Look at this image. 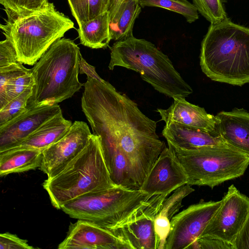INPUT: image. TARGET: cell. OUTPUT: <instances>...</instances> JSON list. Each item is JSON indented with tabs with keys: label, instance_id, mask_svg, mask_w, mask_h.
Returning a JSON list of instances; mask_svg holds the SVG:
<instances>
[{
	"label": "cell",
	"instance_id": "6da1fadb",
	"mask_svg": "<svg viewBox=\"0 0 249 249\" xmlns=\"http://www.w3.org/2000/svg\"><path fill=\"white\" fill-rule=\"evenodd\" d=\"M82 109L94 135L115 140L129 161L141 188L166 146L156 133L157 123L109 83L89 77L84 84Z\"/></svg>",
	"mask_w": 249,
	"mask_h": 249
},
{
	"label": "cell",
	"instance_id": "7a4b0ae2",
	"mask_svg": "<svg viewBox=\"0 0 249 249\" xmlns=\"http://www.w3.org/2000/svg\"><path fill=\"white\" fill-rule=\"evenodd\" d=\"M200 65L213 81L249 84V28L227 18L211 24L201 43Z\"/></svg>",
	"mask_w": 249,
	"mask_h": 249
},
{
	"label": "cell",
	"instance_id": "3957f363",
	"mask_svg": "<svg viewBox=\"0 0 249 249\" xmlns=\"http://www.w3.org/2000/svg\"><path fill=\"white\" fill-rule=\"evenodd\" d=\"M168 196H151L140 189L117 186L81 196L64 205L61 210L71 218L113 231L148 210L161 206Z\"/></svg>",
	"mask_w": 249,
	"mask_h": 249
},
{
	"label": "cell",
	"instance_id": "277c9868",
	"mask_svg": "<svg viewBox=\"0 0 249 249\" xmlns=\"http://www.w3.org/2000/svg\"><path fill=\"white\" fill-rule=\"evenodd\" d=\"M5 13L1 32L15 47L18 61L28 65H35L55 41L74 28L73 21L49 2L36 10Z\"/></svg>",
	"mask_w": 249,
	"mask_h": 249
},
{
	"label": "cell",
	"instance_id": "5b68a950",
	"mask_svg": "<svg viewBox=\"0 0 249 249\" xmlns=\"http://www.w3.org/2000/svg\"><path fill=\"white\" fill-rule=\"evenodd\" d=\"M117 186L110 177L99 137L93 134L77 156L43 183L52 204L57 209L83 196Z\"/></svg>",
	"mask_w": 249,
	"mask_h": 249
},
{
	"label": "cell",
	"instance_id": "8992f818",
	"mask_svg": "<svg viewBox=\"0 0 249 249\" xmlns=\"http://www.w3.org/2000/svg\"><path fill=\"white\" fill-rule=\"evenodd\" d=\"M81 55L73 40L55 41L31 69L35 84L27 107L58 104L78 91L84 86L78 79Z\"/></svg>",
	"mask_w": 249,
	"mask_h": 249
},
{
	"label": "cell",
	"instance_id": "52a82bcc",
	"mask_svg": "<svg viewBox=\"0 0 249 249\" xmlns=\"http://www.w3.org/2000/svg\"><path fill=\"white\" fill-rule=\"evenodd\" d=\"M116 66L139 72L144 81L169 97L185 98L193 92L168 56L145 39L132 36L114 43L108 68Z\"/></svg>",
	"mask_w": 249,
	"mask_h": 249
},
{
	"label": "cell",
	"instance_id": "ba28073f",
	"mask_svg": "<svg viewBox=\"0 0 249 249\" xmlns=\"http://www.w3.org/2000/svg\"><path fill=\"white\" fill-rule=\"evenodd\" d=\"M184 169L190 185L212 189L242 176L249 165V156L228 145H215L186 150L167 142Z\"/></svg>",
	"mask_w": 249,
	"mask_h": 249
},
{
	"label": "cell",
	"instance_id": "9c48e42d",
	"mask_svg": "<svg viewBox=\"0 0 249 249\" xmlns=\"http://www.w3.org/2000/svg\"><path fill=\"white\" fill-rule=\"evenodd\" d=\"M249 215V198L232 184L228 188L219 207L198 238H216L234 246L236 237Z\"/></svg>",
	"mask_w": 249,
	"mask_h": 249
},
{
	"label": "cell",
	"instance_id": "30bf717a",
	"mask_svg": "<svg viewBox=\"0 0 249 249\" xmlns=\"http://www.w3.org/2000/svg\"><path fill=\"white\" fill-rule=\"evenodd\" d=\"M221 203V200L202 199L174 215L171 220V230L164 249H189L200 236Z\"/></svg>",
	"mask_w": 249,
	"mask_h": 249
},
{
	"label": "cell",
	"instance_id": "8fae6325",
	"mask_svg": "<svg viewBox=\"0 0 249 249\" xmlns=\"http://www.w3.org/2000/svg\"><path fill=\"white\" fill-rule=\"evenodd\" d=\"M92 134L86 123L75 121L64 137L42 152L40 169L48 178L54 176L82 151Z\"/></svg>",
	"mask_w": 249,
	"mask_h": 249
},
{
	"label": "cell",
	"instance_id": "7c38bea8",
	"mask_svg": "<svg viewBox=\"0 0 249 249\" xmlns=\"http://www.w3.org/2000/svg\"><path fill=\"white\" fill-rule=\"evenodd\" d=\"M62 110L58 104L27 107L21 114L0 125V152L12 148Z\"/></svg>",
	"mask_w": 249,
	"mask_h": 249
},
{
	"label": "cell",
	"instance_id": "4fadbf2b",
	"mask_svg": "<svg viewBox=\"0 0 249 249\" xmlns=\"http://www.w3.org/2000/svg\"><path fill=\"white\" fill-rule=\"evenodd\" d=\"M58 249H129L115 230L80 219L71 224L66 237Z\"/></svg>",
	"mask_w": 249,
	"mask_h": 249
},
{
	"label": "cell",
	"instance_id": "5bb4252c",
	"mask_svg": "<svg viewBox=\"0 0 249 249\" xmlns=\"http://www.w3.org/2000/svg\"><path fill=\"white\" fill-rule=\"evenodd\" d=\"M188 183L187 175L171 149L164 147L140 189L151 196L169 195Z\"/></svg>",
	"mask_w": 249,
	"mask_h": 249
},
{
	"label": "cell",
	"instance_id": "9a60e30c",
	"mask_svg": "<svg viewBox=\"0 0 249 249\" xmlns=\"http://www.w3.org/2000/svg\"><path fill=\"white\" fill-rule=\"evenodd\" d=\"M215 119L216 134L226 144L249 156V112L234 108L218 113Z\"/></svg>",
	"mask_w": 249,
	"mask_h": 249
},
{
	"label": "cell",
	"instance_id": "2e32d148",
	"mask_svg": "<svg viewBox=\"0 0 249 249\" xmlns=\"http://www.w3.org/2000/svg\"><path fill=\"white\" fill-rule=\"evenodd\" d=\"M167 109L158 108L165 124L177 123L215 133V116L208 113L203 107L187 102L184 97H174Z\"/></svg>",
	"mask_w": 249,
	"mask_h": 249
},
{
	"label": "cell",
	"instance_id": "e0dca14e",
	"mask_svg": "<svg viewBox=\"0 0 249 249\" xmlns=\"http://www.w3.org/2000/svg\"><path fill=\"white\" fill-rule=\"evenodd\" d=\"M161 206L143 213L115 230L129 249H157L154 221Z\"/></svg>",
	"mask_w": 249,
	"mask_h": 249
},
{
	"label": "cell",
	"instance_id": "ac0fdd59",
	"mask_svg": "<svg viewBox=\"0 0 249 249\" xmlns=\"http://www.w3.org/2000/svg\"><path fill=\"white\" fill-rule=\"evenodd\" d=\"M162 134L167 142L186 150L226 144L215 133L177 123L165 124Z\"/></svg>",
	"mask_w": 249,
	"mask_h": 249
},
{
	"label": "cell",
	"instance_id": "d6986e66",
	"mask_svg": "<svg viewBox=\"0 0 249 249\" xmlns=\"http://www.w3.org/2000/svg\"><path fill=\"white\" fill-rule=\"evenodd\" d=\"M138 0H113L108 9L111 40L120 41L133 36V28L141 12Z\"/></svg>",
	"mask_w": 249,
	"mask_h": 249
},
{
	"label": "cell",
	"instance_id": "ffe728a7",
	"mask_svg": "<svg viewBox=\"0 0 249 249\" xmlns=\"http://www.w3.org/2000/svg\"><path fill=\"white\" fill-rule=\"evenodd\" d=\"M72 124L63 117L62 112L60 113L46 121L17 146L9 149H30L42 152L64 137Z\"/></svg>",
	"mask_w": 249,
	"mask_h": 249
},
{
	"label": "cell",
	"instance_id": "44dd1931",
	"mask_svg": "<svg viewBox=\"0 0 249 249\" xmlns=\"http://www.w3.org/2000/svg\"><path fill=\"white\" fill-rule=\"evenodd\" d=\"M34 84L31 70L21 62L0 68V109Z\"/></svg>",
	"mask_w": 249,
	"mask_h": 249
},
{
	"label": "cell",
	"instance_id": "7402d4cb",
	"mask_svg": "<svg viewBox=\"0 0 249 249\" xmlns=\"http://www.w3.org/2000/svg\"><path fill=\"white\" fill-rule=\"evenodd\" d=\"M194 191L191 185L186 184L174 191L163 202L154 221L157 249H164L171 230V220L182 207L183 199Z\"/></svg>",
	"mask_w": 249,
	"mask_h": 249
},
{
	"label": "cell",
	"instance_id": "603a6c76",
	"mask_svg": "<svg viewBox=\"0 0 249 249\" xmlns=\"http://www.w3.org/2000/svg\"><path fill=\"white\" fill-rule=\"evenodd\" d=\"M42 152L30 149H8L0 152V176L26 172L39 168Z\"/></svg>",
	"mask_w": 249,
	"mask_h": 249
},
{
	"label": "cell",
	"instance_id": "cb8c5ba5",
	"mask_svg": "<svg viewBox=\"0 0 249 249\" xmlns=\"http://www.w3.org/2000/svg\"><path fill=\"white\" fill-rule=\"evenodd\" d=\"M78 26L79 38L83 45L91 49L106 48L108 46L111 40L108 11Z\"/></svg>",
	"mask_w": 249,
	"mask_h": 249
},
{
	"label": "cell",
	"instance_id": "d4e9b609",
	"mask_svg": "<svg viewBox=\"0 0 249 249\" xmlns=\"http://www.w3.org/2000/svg\"><path fill=\"white\" fill-rule=\"evenodd\" d=\"M111 0H68L71 14L78 25L107 12Z\"/></svg>",
	"mask_w": 249,
	"mask_h": 249
},
{
	"label": "cell",
	"instance_id": "484cf974",
	"mask_svg": "<svg viewBox=\"0 0 249 249\" xmlns=\"http://www.w3.org/2000/svg\"><path fill=\"white\" fill-rule=\"evenodd\" d=\"M138 2L142 8L156 7L179 14L189 23L195 22L199 18L196 8L187 0H138Z\"/></svg>",
	"mask_w": 249,
	"mask_h": 249
},
{
	"label": "cell",
	"instance_id": "4316f807",
	"mask_svg": "<svg viewBox=\"0 0 249 249\" xmlns=\"http://www.w3.org/2000/svg\"><path fill=\"white\" fill-rule=\"evenodd\" d=\"M33 88V87H31L27 89L0 109V125L12 120L27 108Z\"/></svg>",
	"mask_w": 249,
	"mask_h": 249
},
{
	"label": "cell",
	"instance_id": "83f0119b",
	"mask_svg": "<svg viewBox=\"0 0 249 249\" xmlns=\"http://www.w3.org/2000/svg\"><path fill=\"white\" fill-rule=\"evenodd\" d=\"M192 0L198 12L211 24L216 23L227 18L221 0Z\"/></svg>",
	"mask_w": 249,
	"mask_h": 249
},
{
	"label": "cell",
	"instance_id": "f1b7e54d",
	"mask_svg": "<svg viewBox=\"0 0 249 249\" xmlns=\"http://www.w3.org/2000/svg\"><path fill=\"white\" fill-rule=\"evenodd\" d=\"M20 62L18 61L16 50L8 39L0 42V68Z\"/></svg>",
	"mask_w": 249,
	"mask_h": 249
},
{
	"label": "cell",
	"instance_id": "f546056e",
	"mask_svg": "<svg viewBox=\"0 0 249 249\" xmlns=\"http://www.w3.org/2000/svg\"><path fill=\"white\" fill-rule=\"evenodd\" d=\"M26 240L9 232L0 234V249H34Z\"/></svg>",
	"mask_w": 249,
	"mask_h": 249
},
{
	"label": "cell",
	"instance_id": "4dcf8cb0",
	"mask_svg": "<svg viewBox=\"0 0 249 249\" xmlns=\"http://www.w3.org/2000/svg\"><path fill=\"white\" fill-rule=\"evenodd\" d=\"M199 249H235L234 246L218 239L199 237L189 248Z\"/></svg>",
	"mask_w": 249,
	"mask_h": 249
},
{
	"label": "cell",
	"instance_id": "1f68e13d",
	"mask_svg": "<svg viewBox=\"0 0 249 249\" xmlns=\"http://www.w3.org/2000/svg\"><path fill=\"white\" fill-rule=\"evenodd\" d=\"M235 249H249V215L234 242Z\"/></svg>",
	"mask_w": 249,
	"mask_h": 249
},
{
	"label": "cell",
	"instance_id": "d6a6232c",
	"mask_svg": "<svg viewBox=\"0 0 249 249\" xmlns=\"http://www.w3.org/2000/svg\"><path fill=\"white\" fill-rule=\"evenodd\" d=\"M79 73L80 74H86L87 77L99 81H102L103 80L96 72L95 68L89 64L82 55L79 61Z\"/></svg>",
	"mask_w": 249,
	"mask_h": 249
},
{
	"label": "cell",
	"instance_id": "836d02e7",
	"mask_svg": "<svg viewBox=\"0 0 249 249\" xmlns=\"http://www.w3.org/2000/svg\"><path fill=\"white\" fill-rule=\"evenodd\" d=\"M48 2V0H21V11L37 10L45 6Z\"/></svg>",
	"mask_w": 249,
	"mask_h": 249
},
{
	"label": "cell",
	"instance_id": "e575fe53",
	"mask_svg": "<svg viewBox=\"0 0 249 249\" xmlns=\"http://www.w3.org/2000/svg\"><path fill=\"white\" fill-rule=\"evenodd\" d=\"M5 12H18L21 11V0H0Z\"/></svg>",
	"mask_w": 249,
	"mask_h": 249
},
{
	"label": "cell",
	"instance_id": "d590c367",
	"mask_svg": "<svg viewBox=\"0 0 249 249\" xmlns=\"http://www.w3.org/2000/svg\"></svg>",
	"mask_w": 249,
	"mask_h": 249
}]
</instances>
